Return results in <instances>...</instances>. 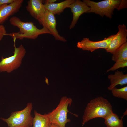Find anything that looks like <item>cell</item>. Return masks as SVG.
Wrapping results in <instances>:
<instances>
[{"instance_id": "obj_1", "label": "cell", "mask_w": 127, "mask_h": 127, "mask_svg": "<svg viewBox=\"0 0 127 127\" xmlns=\"http://www.w3.org/2000/svg\"><path fill=\"white\" fill-rule=\"evenodd\" d=\"M113 113L112 106L107 99L101 96L96 97L91 100L86 106L82 117V126L93 119H104Z\"/></svg>"}, {"instance_id": "obj_14", "label": "cell", "mask_w": 127, "mask_h": 127, "mask_svg": "<svg viewBox=\"0 0 127 127\" xmlns=\"http://www.w3.org/2000/svg\"><path fill=\"white\" fill-rule=\"evenodd\" d=\"M74 0H66L59 3H45L44 4L46 10L54 15H59L64 12L66 8H68Z\"/></svg>"}, {"instance_id": "obj_13", "label": "cell", "mask_w": 127, "mask_h": 127, "mask_svg": "<svg viewBox=\"0 0 127 127\" xmlns=\"http://www.w3.org/2000/svg\"><path fill=\"white\" fill-rule=\"evenodd\" d=\"M110 80V84L107 89L111 91L118 85L121 86L127 84V74H124L122 71L117 70L114 74H110L108 76Z\"/></svg>"}, {"instance_id": "obj_9", "label": "cell", "mask_w": 127, "mask_h": 127, "mask_svg": "<svg viewBox=\"0 0 127 127\" xmlns=\"http://www.w3.org/2000/svg\"><path fill=\"white\" fill-rule=\"evenodd\" d=\"M118 32L111 41L106 51L112 54L117 49L127 42V29L125 25H119Z\"/></svg>"}, {"instance_id": "obj_2", "label": "cell", "mask_w": 127, "mask_h": 127, "mask_svg": "<svg viewBox=\"0 0 127 127\" xmlns=\"http://www.w3.org/2000/svg\"><path fill=\"white\" fill-rule=\"evenodd\" d=\"M9 21L12 25L17 27L19 30L18 32L7 33L6 34V35L12 37L14 42H16L17 39L22 40L26 38L35 39L41 34H52L51 32L45 27H43L41 29H38L32 22H24L16 16L10 18Z\"/></svg>"}, {"instance_id": "obj_7", "label": "cell", "mask_w": 127, "mask_h": 127, "mask_svg": "<svg viewBox=\"0 0 127 127\" xmlns=\"http://www.w3.org/2000/svg\"><path fill=\"white\" fill-rule=\"evenodd\" d=\"M115 36V34L111 35L104 40L98 41H92L89 38H84L81 41L78 42L77 48L83 50H87L92 52L99 49H106L108 47L110 43Z\"/></svg>"}, {"instance_id": "obj_26", "label": "cell", "mask_w": 127, "mask_h": 127, "mask_svg": "<svg viewBox=\"0 0 127 127\" xmlns=\"http://www.w3.org/2000/svg\"><path fill=\"white\" fill-rule=\"evenodd\" d=\"M45 81L47 84H48V79L47 78L45 77Z\"/></svg>"}, {"instance_id": "obj_4", "label": "cell", "mask_w": 127, "mask_h": 127, "mask_svg": "<svg viewBox=\"0 0 127 127\" xmlns=\"http://www.w3.org/2000/svg\"><path fill=\"white\" fill-rule=\"evenodd\" d=\"M72 102L70 97H62L56 108L47 113L50 123L59 127H66V124L71 121L67 118V114L69 112L68 107L71 105Z\"/></svg>"}, {"instance_id": "obj_17", "label": "cell", "mask_w": 127, "mask_h": 127, "mask_svg": "<svg viewBox=\"0 0 127 127\" xmlns=\"http://www.w3.org/2000/svg\"><path fill=\"white\" fill-rule=\"evenodd\" d=\"M112 60L116 62L120 60H127V42L116 50L112 54Z\"/></svg>"}, {"instance_id": "obj_25", "label": "cell", "mask_w": 127, "mask_h": 127, "mask_svg": "<svg viewBox=\"0 0 127 127\" xmlns=\"http://www.w3.org/2000/svg\"><path fill=\"white\" fill-rule=\"evenodd\" d=\"M127 109H126V111H125V112H124L123 115L122 117L121 118V119H122L123 118V117H124V116L126 115H127Z\"/></svg>"}, {"instance_id": "obj_11", "label": "cell", "mask_w": 127, "mask_h": 127, "mask_svg": "<svg viewBox=\"0 0 127 127\" xmlns=\"http://www.w3.org/2000/svg\"><path fill=\"white\" fill-rule=\"evenodd\" d=\"M23 0H15L9 4L0 5V25L2 24L11 16L18 12L21 7Z\"/></svg>"}, {"instance_id": "obj_12", "label": "cell", "mask_w": 127, "mask_h": 127, "mask_svg": "<svg viewBox=\"0 0 127 127\" xmlns=\"http://www.w3.org/2000/svg\"><path fill=\"white\" fill-rule=\"evenodd\" d=\"M73 15V19L69 28H73L77 23L80 16L83 13H87L91 8L85 3L80 0H74L69 6Z\"/></svg>"}, {"instance_id": "obj_20", "label": "cell", "mask_w": 127, "mask_h": 127, "mask_svg": "<svg viewBox=\"0 0 127 127\" xmlns=\"http://www.w3.org/2000/svg\"><path fill=\"white\" fill-rule=\"evenodd\" d=\"M5 27L2 24L0 25V41L7 33Z\"/></svg>"}, {"instance_id": "obj_6", "label": "cell", "mask_w": 127, "mask_h": 127, "mask_svg": "<svg viewBox=\"0 0 127 127\" xmlns=\"http://www.w3.org/2000/svg\"><path fill=\"white\" fill-rule=\"evenodd\" d=\"M14 42L13 55L8 57H1L0 62V72L11 73L18 68L22 64V60L26 54V50L21 44L16 47L15 42Z\"/></svg>"}, {"instance_id": "obj_16", "label": "cell", "mask_w": 127, "mask_h": 127, "mask_svg": "<svg viewBox=\"0 0 127 127\" xmlns=\"http://www.w3.org/2000/svg\"><path fill=\"white\" fill-rule=\"evenodd\" d=\"M104 119V123L107 127H124L122 119L114 113Z\"/></svg>"}, {"instance_id": "obj_8", "label": "cell", "mask_w": 127, "mask_h": 127, "mask_svg": "<svg viewBox=\"0 0 127 127\" xmlns=\"http://www.w3.org/2000/svg\"><path fill=\"white\" fill-rule=\"evenodd\" d=\"M43 1L42 0H30L26 7L30 15L41 24L47 10Z\"/></svg>"}, {"instance_id": "obj_21", "label": "cell", "mask_w": 127, "mask_h": 127, "mask_svg": "<svg viewBox=\"0 0 127 127\" xmlns=\"http://www.w3.org/2000/svg\"><path fill=\"white\" fill-rule=\"evenodd\" d=\"M127 0H121L120 3L117 9L119 11L122 9L127 8Z\"/></svg>"}, {"instance_id": "obj_19", "label": "cell", "mask_w": 127, "mask_h": 127, "mask_svg": "<svg viewBox=\"0 0 127 127\" xmlns=\"http://www.w3.org/2000/svg\"><path fill=\"white\" fill-rule=\"evenodd\" d=\"M113 66L106 71L107 72L115 71L120 68L127 66V60H120L116 61Z\"/></svg>"}, {"instance_id": "obj_3", "label": "cell", "mask_w": 127, "mask_h": 127, "mask_svg": "<svg viewBox=\"0 0 127 127\" xmlns=\"http://www.w3.org/2000/svg\"><path fill=\"white\" fill-rule=\"evenodd\" d=\"M32 108V103L29 102L23 109L12 112L8 118L0 119L8 127H32L33 117L31 112Z\"/></svg>"}, {"instance_id": "obj_23", "label": "cell", "mask_w": 127, "mask_h": 127, "mask_svg": "<svg viewBox=\"0 0 127 127\" xmlns=\"http://www.w3.org/2000/svg\"><path fill=\"white\" fill-rule=\"evenodd\" d=\"M57 0H47L45 1V3H54Z\"/></svg>"}, {"instance_id": "obj_22", "label": "cell", "mask_w": 127, "mask_h": 127, "mask_svg": "<svg viewBox=\"0 0 127 127\" xmlns=\"http://www.w3.org/2000/svg\"><path fill=\"white\" fill-rule=\"evenodd\" d=\"M15 0H0V5L3 4H8L14 2Z\"/></svg>"}, {"instance_id": "obj_24", "label": "cell", "mask_w": 127, "mask_h": 127, "mask_svg": "<svg viewBox=\"0 0 127 127\" xmlns=\"http://www.w3.org/2000/svg\"><path fill=\"white\" fill-rule=\"evenodd\" d=\"M48 127H59L58 126L52 123H50Z\"/></svg>"}, {"instance_id": "obj_18", "label": "cell", "mask_w": 127, "mask_h": 127, "mask_svg": "<svg viewBox=\"0 0 127 127\" xmlns=\"http://www.w3.org/2000/svg\"><path fill=\"white\" fill-rule=\"evenodd\" d=\"M111 91L114 96L127 100V86L120 88H118L115 87L113 88Z\"/></svg>"}, {"instance_id": "obj_10", "label": "cell", "mask_w": 127, "mask_h": 127, "mask_svg": "<svg viewBox=\"0 0 127 127\" xmlns=\"http://www.w3.org/2000/svg\"><path fill=\"white\" fill-rule=\"evenodd\" d=\"M56 20L54 15L46 10L42 20L41 25L47 28L51 33L56 40L64 42L66 40L63 36H60L56 28Z\"/></svg>"}, {"instance_id": "obj_15", "label": "cell", "mask_w": 127, "mask_h": 127, "mask_svg": "<svg viewBox=\"0 0 127 127\" xmlns=\"http://www.w3.org/2000/svg\"><path fill=\"white\" fill-rule=\"evenodd\" d=\"M32 127H48L50 123L49 119L47 114H40L34 110Z\"/></svg>"}, {"instance_id": "obj_5", "label": "cell", "mask_w": 127, "mask_h": 127, "mask_svg": "<svg viewBox=\"0 0 127 127\" xmlns=\"http://www.w3.org/2000/svg\"><path fill=\"white\" fill-rule=\"evenodd\" d=\"M82 1L91 8L87 13H93L102 17L105 16L111 19L114 9H117L121 0H106L98 2L89 0H83Z\"/></svg>"}]
</instances>
